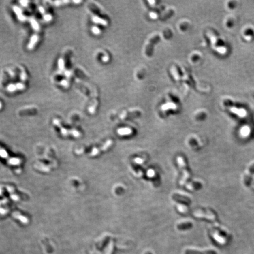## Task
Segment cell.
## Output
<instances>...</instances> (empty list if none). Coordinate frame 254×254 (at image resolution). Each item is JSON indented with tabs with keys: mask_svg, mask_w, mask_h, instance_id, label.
<instances>
[{
	"mask_svg": "<svg viewBox=\"0 0 254 254\" xmlns=\"http://www.w3.org/2000/svg\"><path fill=\"white\" fill-rule=\"evenodd\" d=\"M254 174V162L248 167L245 172L243 177V182L246 187H249L252 181V178Z\"/></svg>",
	"mask_w": 254,
	"mask_h": 254,
	"instance_id": "cell-2",
	"label": "cell"
},
{
	"mask_svg": "<svg viewBox=\"0 0 254 254\" xmlns=\"http://www.w3.org/2000/svg\"><path fill=\"white\" fill-rule=\"evenodd\" d=\"M160 39V38L158 35H155L149 41V43L146 47L145 48V54L148 56H150L152 55L153 53V45L158 42Z\"/></svg>",
	"mask_w": 254,
	"mask_h": 254,
	"instance_id": "cell-4",
	"label": "cell"
},
{
	"mask_svg": "<svg viewBox=\"0 0 254 254\" xmlns=\"http://www.w3.org/2000/svg\"><path fill=\"white\" fill-rule=\"evenodd\" d=\"M178 210L180 211L181 212L185 213V212L187 211V208L185 206H183L182 205H180V206H178Z\"/></svg>",
	"mask_w": 254,
	"mask_h": 254,
	"instance_id": "cell-15",
	"label": "cell"
},
{
	"mask_svg": "<svg viewBox=\"0 0 254 254\" xmlns=\"http://www.w3.org/2000/svg\"><path fill=\"white\" fill-rule=\"evenodd\" d=\"M113 144V141L112 140H108L105 144L103 145L102 147L99 148H94L92 150V152L89 154V155L90 156H96L97 155H98V154H99L102 151H105L107 149L111 147V146Z\"/></svg>",
	"mask_w": 254,
	"mask_h": 254,
	"instance_id": "cell-3",
	"label": "cell"
},
{
	"mask_svg": "<svg viewBox=\"0 0 254 254\" xmlns=\"http://www.w3.org/2000/svg\"><path fill=\"white\" fill-rule=\"evenodd\" d=\"M174 13V11L172 10H169L162 17V20H166L167 18H168V17H170L171 16H172V14Z\"/></svg>",
	"mask_w": 254,
	"mask_h": 254,
	"instance_id": "cell-12",
	"label": "cell"
},
{
	"mask_svg": "<svg viewBox=\"0 0 254 254\" xmlns=\"http://www.w3.org/2000/svg\"><path fill=\"white\" fill-rule=\"evenodd\" d=\"M177 162H178L179 166H180V167L183 173V177L182 178L181 181H180V184L181 185H183L189 179V174L188 171H187V165H186L185 162L184 161V159L182 157H177Z\"/></svg>",
	"mask_w": 254,
	"mask_h": 254,
	"instance_id": "cell-1",
	"label": "cell"
},
{
	"mask_svg": "<svg viewBox=\"0 0 254 254\" xmlns=\"http://www.w3.org/2000/svg\"><path fill=\"white\" fill-rule=\"evenodd\" d=\"M0 157H1L4 158H8V154L7 151L1 148H0Z\"/></svg>",
	"mask_w": 254,
	"mask_h": 254,
	"instance_id": "cell-13",
	"label": "cell"
},
{
	"mask_svg": "<svg viewBox=\"0 0 254 254\" xmlns=\"http://www.w3.org/2000/svg\"><path fill=\"white\" fill-rule=\"evenodd\" d=\"M140 115H141V112L140 111H133V112H128V114L126 113V114H124L123 115H122L121 116V118L123 119H128V118L138 117Z\"/></svg>",
	"mask_w": 254,
	"mask_h": 254,
	"instance_id": "cell-7",
	"label": "cell"
},
{
	"mask_svg": "<svg viewBox=\"0 0 254 254\" xmlns=\"http://www.w3.org/2000/svg\"><path fill=\"white\" fill-rule=\"evenodd\" d=\"M12 215L14 216V218H16V219H18V220L21 221V222L24 223H27L28 222V219L25 217L24 216L21 215L20 214L18 213V212H15L12 214Z\"/></svg>",
	"mask_w": 254,
	"mask_h": 254,
	"instance_id": "cell-10",
	"label": "cell"
},
{
	"mask_svg": "<svg viewBox=\"0 0 254 254\" xmlns=\"http://www.w3.org/2000/svg\"><path fill=\"white\" fill-rule=\"evenodd\" d=\"M192 227V223H191L189 222H182V223L178 224V225H177V228L178 229L183 230V229H189Z\"/></svg>",
	"mask_w": 254,
	"mask_h": 254,
	"instance_id": "cell-9",
	"label": "cell"
},
{
	"mask_svg": "<svg viewBox=\"0 0 254 254\" xmlns=\"http://www.w3.org/2000/svg\"><path fill=\"white\" fill-rule=\"evenodd\" d=\"M118 132L121 136H128L132 133V131L129 128H121L118 131Z\"/></svg>",
	"mask_w": 254,
	"mask_h": 254,
	"instance_id": "cell-11",
	"label": "cell"
},
{
	"mask_svg": "<svg viewBox=\"0 0 254 254\" xmlns=\"http://www.w3.org/2000/svg\"><path fill=\"white\" fill-rule=\"evenodd\" d=\"M172 198L173 200H174L176 201H178L179 202H182V203H185L187 204H189L191 203V200L184 195H180V194H174L172 195Z\"/></svg>",
	"mask_w": 254,
	"mask_h": 254,
	"instance_id": "cell-5",
	"label": "cell"
},
{
	"mask_svg": "<svg viewBox=\"0 0 254 254\" xmlns=\"http://www.w3.org/2000/svg\"><path fill=\"white\" fill-rule=\"evenodd\" d=\"M145 254H152L150 252H149V251H148V252H145Z\"/></svg>",
	"mask_w": 254,
	"mask_h": 254,
	"instance_id": "cell-16",
	"label": "cell"
},
{
	"mask_svg": "<svg viewBox=\"0 0 254 254\" xmlns=\"http://www.w3.org/2000/svg\"><path fill=\"white\" fill-rule=\"evenodd\" d=\"M187 188L189 190L193 191V190H197L200 189L202 187V184L200 182H193L190 183L187 185L186 186Z\"/></svg>",
	"mask_w": 254,
	"mask_h": 254,
	"instance_id": "cell-8",
	"label": "cell"
},
{
	"mask_svg": "<svg viewBox=\"0 0 254 254\" xmlns=\"http://www.w3.org/2000/svg\"><path fill=\"white\" fill-rule=\"evenodd\" d=\"M114 248V241H111L109 246H108V249L106 254H112V252L113 251Z\"/></svg>",
	"mask_w": 254,
	"mask_h": 254,
	"instance_id": "cell-14",
	"label": "cell"
},
{
	"mask_svg": "<svg viewBox=\"0 0 254 254\" xmlns=\"http://www.w3.org/2000/svg\"><path fill=\"white\" fill-rule=\"evenodd\" d=\"M185 254H216V252L214 251L210 250L205 251H198L195 250H191L187 249L185 251Z\"/></svg>",
	"mask_w": 254,
	"mask_h": 254,
	"instance_id": "cell-6",
	"label": "cell"
}]
</instances>
